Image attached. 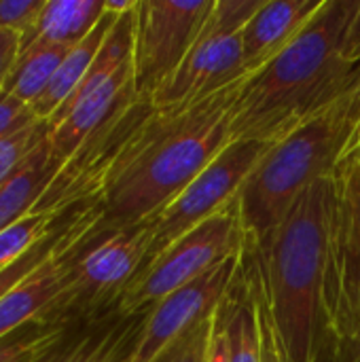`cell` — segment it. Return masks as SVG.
<instances>
[{
	"instance_id": "obj_15",
	"label": "cell",
	"mask_w": 360,
	"mask_h": 362,
	"mask_svg": "<svg viewBox=\"0 0 360 362\" xmlns=\"http://www.w3.org/2000/svg\"><path fill=\"white\" fill-rule=\"evenodd\" d=\"M106 13V0H47L30 30L21 34L19 53L42 47H74L85 40Z\"/></svg>"
},
{
	"instance_id": "obj_23",
	"label": "cell",
	"mask_w": 360,
	"mask_h": 362,
	"mask_svg": "<svg viewBox=\"0 0 360 362\" xmlns=\"http://www.w3.org/2000/svg\"><path fill=\"white\" fill-rule=\"evenodd\" d=\"M263 4L265 0H214L210 15L204 23V30L199 34V40L227 38L240 34Z\"/></svg>"
},
{
	"instance_id": "obj_14",
	"label": "cell",
	"mask_w": 360,
	"mask_h": 362,
	"mask_svg": "<svg viewBox=\"0 0 360 362\" xmlns=\"http://www.w3.org/2000/svg\"><path fill=\"white\" fill-rule=\"evenodd\" d=\"M76 210L72 212L62 242L28 278H23L15 288H11L0 299V341L15 335L23 327L38 320L45 308L53 301L59 291L62 278L66 274V250L74 238Z\"/></svg>"
},
{
	"instance_id": "obj_7",
	"label": "cell",
	"mask_w": 360,
	"mask_h": 362,
	"mask_svg": "<svg viewBox=\"0 0 360 362\" xmlns=\"http://www.w3.org/2000/svg\"><path fill=\"white\" fill-rule=\"evenodd\" d=\"M244 240L238 206L231 204L176 240L168 250L140 269L121 295L115 316L132 318L151 312L161 299L180 286L197 280L229 257L238 255L244 248Z\"/></svg>"
},
{
	"instance_id": "obj_22",
	"label": "cell",
	"mask_w": 360,
	"mask_h": 362,
	"mask_svg": "<svg viewBox=\"0 0 360 362\" xmlns=\"http://www.w3.org/2000/svg\"><path fill=\"white\" fill-rule=\"evenodd\" d=\"M66 214L55 216V214H45V212H30L28 216L19 218L17 223L0 231V272L17 263L38 242L51 235L55 227L66 218Z\"/></svg>"
},
{
	"instance_id": "obj_32",
	"label": "cell",
	"mask_w": 360,
	"mask_h": 362,
	"mask_svg": "<svg viewBox=\"0 0 360 362\" xmlns=\"http://www.w3.org/2000/svg\"><path fill=\"white\" fill-rule=\"evenodd\" d=\"M342 55L350 64H360V2L346 28L344 42H342Z\"/></svg>"
},
{
	"instance_id": "obj_13",
	"label": "cell",
	"mask_w": 360,
	"mask_h": 362,
	"mask_svg": "<svg viewBox=\"0 0 360 362\" xmlns=\"http://www.w3.org/2000/svg\"><path fill=\"white\" fill-rule=\"evenodd\" d=\"M327 0H265L242 30L246 72L255 74L282 53L318 15Z\"/></svg>"
},
{
	"instance_id": "obj_17",
	"label": "cell",
	"mask_w": 360,
	"mask_h": 362,
	"mask_svg": "<svg viewBox=\"0 0 360 362\" xmlns=\"http://www.w3.org/2000/svg\"><path fill=\"white\" fill-rule=\"evenodd\" d=\"M146 314L132 318H108L87 327L83 335L68 337L40 362H112L140 337Z\"/></svg>"
},
{
	"instance_id": "obj_8",
	"label": "cell",
	"mask_w": 360,
	"mask_h": 362,
	"mask_svg": "<svg viewBox=\"0 0 360 362\" xmlns=\"http://www.w3.org/2000/svg\"><path fill=\"white\" fill-rule=\"evenodd\" d=\"M269 146L272 142L261 140H233L189 187H185L157 214H153L149 218L151 242L140 269L168 250L176 240L236 204L246 178L252 174Z\"/></svg>"
},
{
	"instance_id": "obj_25",
	"label": "cell",
	"mask_w": 360,
	"mask_h": 362,
	"mask_svg": "<svg viewBox=\"0 0 360 362\" xmlns=\"http://www.w3.org/2000/svg\"><path fill=\"white\" fill-rule=\"evenodd\" d=\"M212 320H214V314L195 322L191 329H187L182 335H178L168 348H163L153 362L208 361V348H210V337H212Z\"/></svg>"
},
{
	"instance_id": "obj_30",
	"label": "cell",
	"mask_w": 360,
	"mask_h": 362,
	"mask_svg": "<svg viewBox=\"0 0 360 362\" xmlns=\"http://www.w3.org/2000/svg\"><path fill=\"white\" fill-rule=\"evenodd\" d=\"M206 362H229V333H227V310L225 299L214 312L212 320V337L208 348V361Z\"/></svg>"
},
{
	"instance_id": "obj_34",
	"label": "cell",
	"mask_w": 360,
	"mask_h": 362,
	"mask_svg": "<svg viewBox=\"0 0 360 362\" xmlns=\"http://www.w3.org/2000/svg\"><path fill=\"white\" fill-rule=\"evenodd\" d=\"M344 163H360V129L359 134H356V138H354V144H352V148L348 151V155H346V159H344ZM342 163V165H344ZM339 165V168H342Z\"/></svg>"
},
{
	"instance_id": "obj_21",
	"label": "cell",
	"mask_w": 360,
	"mask_h": 362,
	"mask_svg": "<svg viewBox=\"0 0 360 362\" xmlns=\"http://www.w3.org/2000/svg\"><path fill=\"white\" fill-rule=\"evenodd\" d=\"M72 335L74 329L32 322L0 341V362H40Z\"/></svg>"
},
{
	"instance_id": "obj_9",
	"label": "cell",
	"mask_w": 360,
	"mask_h": 362,
	"mask_svg": "<svg viewBox=\"0 0 360 362\" xmlns=\"http://www.w3.org/2000/svg\"><path fill=\"white\" fill-rule=\"evenodd\" d=\"M214 0H140L134 8V89L151 98L197 45Z\"/></svg>"
},
{
	"instance_id": "obj_33",
	"label": "cell",
	"mask_w": 360,
	"mask_h": 362,
	"mask_svg": "<svg viewBox=\"0 0 360 362\" xmlns=\"http://www.w3.org/2000/svg\"><path fill=\"white\" fill-rule=\"evenodd\" d=\"M333 362H360V335L348 341H339Z\"/></svg>"
},
{
	"instance_id": "obj_28",
	"label": "cell",
	"mask_w": 360,
	"mask_h": 362,
	"mask_svg": "<svg viewBox=\"0 0 360 362\" xmlns=\"http://www.w3.org/2000/svg\"><path fill=\"white\" fill-rule=\"evenodd\" d=\"M47 0H0V32H19L32 28Z\"/></svg>"
},
{
	"instance_id": "obj_31",
	"label": "cell",
	"mask_w": 360,
	"mask_h": 362,
	"mask_svg": "<svg viewBox=\"0 0 360 362\" xmlns=\"http://www.w3.org/2000/svg\"><path fill=\"white\" fill-rule=\"evenodd\" d=\"M19 32H0V91L4 89V83L19 57Z\"/></svg>"
},
{
	"instance_id": "obj_5",
	"label": "cell",
	"mask_w": 360,
	"mask_h": 362,
	"mask_svg": "<svg viewBox=\"0 0 360 362\" xmlns=\"http://www.w3.org/2000/svg\"><path fill=\"white\" fill-rule=\"evenodd\" d=\"M149 242V218L104 233L79 231L66 250L59 291L36 325L76 329L112 318L121 295L144 263Z\"/></svg>"
},
{
	"instance_id": "obj_10",
	"label": "cell",
	"mask_w": 360,
	"mask_h": 362,
	"mask_svg": "<svg viewBox=\"0 0 360 362\" xmlns=\"http://www.w3.org/2000/svg\"><path fill=\"white\" fill-rule=\"evenodd\" d=\"M337 204L329 244L327 312L335 339L360 335V163H344L337 174Z\"/></svg>"
},
{
	"instance_id": "obj_1",
	"label": "cell",
	"mask_w": 360,
	"mask_h": 362,
	"mask_svg": "<svg viewBox=\"0 0 360 362\" xmlns=\"http://www.w3.org/2000/svg\"><path fill=\"white\" fill-rule=\"evenodd\" d=\"M335 204L337 178H323L263 240H244V257L289 362H333L335 356L327 312Z\"/></svg>"
},
{
	"instance_id": "obj_6",
	"label": "cell",
	"mask_w": 360,
	"mask_h": 362,
	"mask_svg": "<svg viewBox=\"0 0 360 362\" xmlns=\"http://www.w3.org/2000/svg\"><path fill=\"white\" fill-rule=\"evenodd\" d=\"M161 123V108L132 91L112 115L62 163L32 212L62 216L102 204L115 180L149 146Z\"/></svg>"
},
{
	"instance_id": "obj_11",
	"label": "cell",
	"mask_w": 360,
	"mask_h": 362,
	"mask_svg": "<svg viewBox=\"0 0 360 362\" xmlns=\"http://www.w3.org/2000/svg\"><path fill=\"white\" fill-rule=\"evenodd\" d=\"M242 261L244 248L208 274L180 286L178 291L161 299L151 312H146L132 362H153L178 335L191 329L195 322L212 316L219 303L236 284Z\"/></svg>"
},
{
	"instance_id": "obj_2",
	"label": "cell",
	"mask_w": 360,
	"mask_h": 362,
	"mask_svg": "<svg viewBox=\"0 0 360 362\" xmlns=\"http://www.w3.org/2000/svg\"><path fill=\"white\" fill-rule=\"evenodd\" d=\"M359 2L327 0L282 53L244 81L233 108V140L276 142L359 83L360 64L342 55Z\"/></svg>"
},
{
	"instance_id": "obj_12",
	"label": "cell",
	"mask_w": 360,
	"mask_h": 362,
	"mask_svg": "<svg viewBox=\"0 0 360 362\" xmlns=\"http://www.w3.org/2000/svg\"><path fill=\"white\" fill-rule=\"evenodd\" d=\"M250 76L244 68L242 32L227 38L199 40L166 87L153 95L157 108H189Z\"/></svg>"
},
{
	"instance_id": "obj_35",
	"label": "cell",
	"mask_w": 360,
	"mask_h": 362,
	"mask_svg": "<svg viewBox=\"0 0 360 362\" xmlns=\"http://www.w3.org/2000/svg\"><path fill=\"white\" fill-rule=\"evenodd\" d=\"M136 344H138V339H136L134 344H129V346H127V348H125V350H123L112 362H132V354H134V350H136Z\"/></svg>"
},
{
	"instance_id": "obj_4",
	"label": "cell",
	"mask_w": 360,
	"mask_h": 362,
	"mask_svg": "<svg viewBox=\"0 0 360 362\" xmlns=\"http://www.w3.org/2000/svg\"><path fill=\"white\" fill-rule=\"evenodd\" d=\"M360 129V81L325 110L272 142L236 206L244 238L263 240L318 180L335 176Z\"/></svg>"
},
{
	"instance_id": "obj_16",
	"label": "cell",
	"mask_w": 360,
	"mask_h": 362,
	"mask_svg": "<svg viewBox=\"0 0 360 362\" xmlns=\"http://www.w3.org/2000/svg\"><path fill=\"white\" fill-rule=\"evenodd\" d=\"M117 19H119V15L106 8V13L102 15L98 25L91 30V34L68 51V55L59 64L55 76L51 78L49 87L30 106L38 121H49L70 100V95L76 91V87L83 83L85 74L89 72L91 64L95 62V57Z\"/></svg>"
},
{
	"instance_id": "obj_29",
	"label": "cell",
	"mask_w": 360,
	"mask_h": 362,
	"mask_svg": "<svg viewBox=\"0 0 360 362\" xmlns=\"http://www.w3.org/2000/svg\"><path fill=\"white\" fill-rule=\"evenodd\" d=\"M38 119L28 104L17 100L6 89L0 91V140L15 136L17 132L30 127Z\"/></svg>"
},
{
	"instance_id": "obj_26",
	"label": "cell",
	"mask_w": 360,
	"mask_h": 362,
	"mask_svg": "<svg viewBox=\"0 0 360 362\" xmlns=\"http://www.w3.org/2000/svg\"><path fill=\"white\" fill-rule=\"evenodd\" d=\"M72 212H74V210H72ZM72 212H68L66 218L55 227V231H53L51 235H47L42 242H38L25 257H21L17 263H13V265L6 267L4 272H0V299H2L11 288H15L23 278H28L42 261L49 259V255H51V252L57 248V244L62 242L64 231H66V227H68V221H70Z\"/></svg>"
},
{
	"instance_id": "obj_3",
	"label": "cell",
	"mask_w": 360,
	"mask_h": 362,
	"mask_svg": "<svg viewBox=\"0 0 360 362\" xmlns=\"http://www.w3.org/2000/svg\"><path fill=\"white\" fill-rule=\"evenodd\" d=\"M246 78L189 108H161L157 134L100 204L104 231L157 214L233 142V108Z\"/></svg>"
},
{
	"instance_id": "obj_18",
	"label": "cell",
	"mask_w": 360,
	"mask_h": 362,
	"mask_svg": "<svg viewBox=\"0 0 360 362\" xmlns=\"http://www.w3.org/2000/svg\"><path fill=\"white\" fill-rule=\"evenodd\" d=\"M59 163L51 159L49 138L28 157L17 174L0 189V231L28 216L45 195Z\"/></svg>"
},
{
	"instance_id": "obj_24",
	"label": "cell",
	"mask_w": 360,
	"mask_h": 362,
	"mask_svg": "<svg viewBox=\"0 0 360 362\" xmlns=\"http://www.w3.org/2000/svg\"><path fill=\"white\" fill-rule=\"evenodd\" d=\"M49 138L47 121H36L15 136L0 140V189L17 174L28 157Z\"/></svg>"
},
{
	"instance_id": "obj_19",
	"label": "cell",
	"mask_w": 360,
	"mask_h": 362,
	"mask_svg": "<svg viewBox=\"0 0 360 362\" xmlns=\"http://www.w3.org/2000/svg\"><path fill=\"white\" fill-rule=\"evenodd\" d=\"M225 310L229 333V362H261V333L255 284L244 261L236 284L225 295Z\"/></svg>"
},
{
	"instance_id": "obj_27",
	"label": "cell",
	"mask_w": 360,
	"mask_h": 362,
	"mask_svg": "<svg viewBox=\"0 0 360 362\" xmlns=\"http://www.w3.org/2000/svg\"><path fill=\"white\" fill-rule=\"evenodd\" d=\"M244 263L250 272V278H252V284H255V297H257V318H259V333H261V362H289L286 358V352L282 348V341L276 333V327H274V320L269 316V310L263 301V295L257 286V280L252 276V269L244 257Z\"/></svg>"
},
{
	"instance_id": "obj_20",
	"label": "cell",
	"mask_w": 360,
	"mask_h": 362,
	"mask_svg": "<svg viewBox=\"0 0 360 362\" xmlns=\"http://www.w3.org/2000/svg\"><path fill=\"white\" fill-rule=\"evenodd\" d=\"M70 49L72 47L42 45L19 53L4 83V89L13 93L17 100H21L23 104L32 106L40 98V93L49 87L51 78L55 76L59 64L64 62Z\"/></svg>"
}]
</instances>
